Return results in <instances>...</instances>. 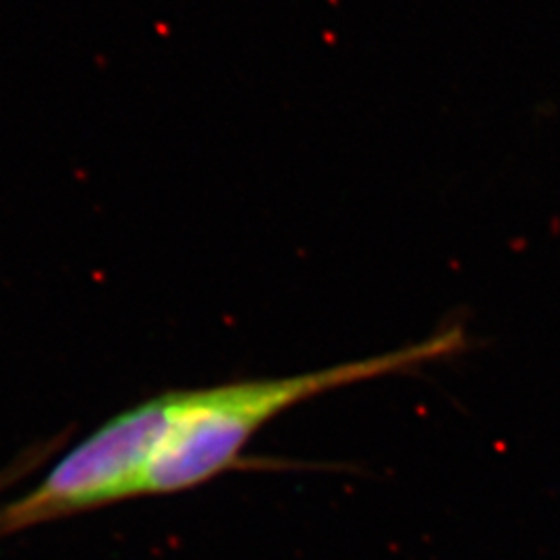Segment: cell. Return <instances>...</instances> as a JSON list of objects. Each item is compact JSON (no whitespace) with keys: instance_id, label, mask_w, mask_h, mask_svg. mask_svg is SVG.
<instances>
[{"instance_id":"obj_2","label":"cell","mask_w":560,"mask_h":560,"mask_svg":"<svg viewBox=\"0 0 560 560\" xmlns=\"http://www.w3.org/2000/svg\"><path fill=\"white\" fill-rule=\"evenodd\" d=\"M168 393L106 421L67 453L40 486L0 515L20 527L90 506L140 497L141 481L168 423Z\"/></svg>"},{"instance_id":"obj_1","label":"cell","mask_w":560,"mask_h":560,"mask_svg":"<svg viewBox=\"0 0 560 560\" xmlns=\"http://www.w3.org/2000/svg\"><path fill=\"white\" fill-rule=\"evenodd\" d=\"M467 347L463 326L368 360L284 378L171 390L168 423L141 481L143 494H177L241 467V455L266 423L303 400L342 386L395 376L451 358Z\"/></svg>"}]
</instances>
